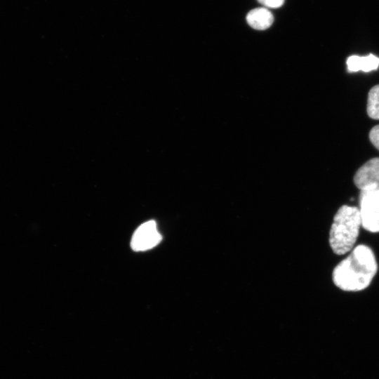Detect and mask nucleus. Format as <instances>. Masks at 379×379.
I'll return each instance as SVG.
<instances>
[{
    "label": "nucleus",
    "mask_w": 379,
    "mask_h": 379,
    "mask_svg": "<svg viewBox=\"0 0 379 379\" xmlns=\"http://www.w3.org/2000/svg\"><path fill=\"white\" fill-rule=\"evenodd\" d=\"M378 270L374 253L368 246L360 244L333 270V281L345 291H359L367 288Z\"/></svg>",
    "instance_id": "nucleus-1"
},
{
    "label": "nucleus",
    "mask_w": 379,
    "mask_h": 379,
    "mask_svg": "<svg viewBox=\"0 0 379 379\" xmlns=\"http://www.w3.org/2000/svg\"><path fill=\"white\" fill-rule=\"evenodd\" d=\"M361 226L359 208L342 206L333 218L329 234V244L333 253L340 255L352 250Z\"/></svg>",
    "instance_id": "nucleus-2"
},
{
    "label": "nucleus",
    "mask_w": 379,
    "mask_h": 379,
    "mask_svg": "<svg viewBox=\"0 0 379 379\" xmlns=\"http://www.w3.org/2000/svg\"><path fill=\"white\" fill-rule=\"evenodd\" d=\"M359 204L362 227L379 232V185L360 190Z\"/></svg>",
    "instance_id": "nucleus-3"
},
{
    "label": "nucleus",
    "mask_w": 379,
    "mask_h": 379,
    "mask_svg": "<svg viewBox=\"0 0 379 379\" xmlns=\"http://www.w3.org/2000/svg\"><path fill=\"white\" fill-rule=\"evenodd\" d=\"M161 240L154 220L147 221L140 225L134 232L131 246L135 251H143L156 246Z\"/></svg>",
    "instance_id": "nucleus-4"
},
{
    "label": "nucleus",
    "mask_w": 379,
    "mask_h": 379,
    "mask_svg": "<svg viewBox=\"0 0 379 379\" xmlns=\"http://www.w3.org/2000/svg\"><path fill=\"white\" fill-rule=\"evenodd\" d=\"M354 182L360 190L379 185V157L373 158L362 165L354 176Z\"/></svg>",
    "instance_id": "nucleus-5"
},
{
    "label": "nucleus",
    "mask_w": 379,
    "mask_h": 379,
    "mask_svg": "<svg viewBox=\"0 0 379 379\" xmlns=\"http://www.w3.org/2000/svg\"><path fill=\"white\" fill-rule=\"evenodd\" d=\"M347 69L348 72H371L378 69L379 66V58L373 54L366 56L351 55L347 58Z\"/></svg>",
    "instance_id": "nucleus-6"
},
{
    "label": "nucleus",
    "mask_w": 379,
    "mask_h": 379,
    "mask_svg": "<svg viewBox=\"0 0 379 379\" xmlns=\"http://www.w3.org/2000/svg\"><path fill=\"white\" fill-rule=\"evenodd\" d=\"M248 24L253 29L264 30L270 27L274 17L266 8H257L251 10L246 15Z\"/></svg>",
    "instance_id": "nucleus-7"
},
{
    "label": "nucleus",
    "mask_w": 379,
    "mask_h": 379,
    "mask_svg": "<svg viewBox=\"0 0 379 379\" xmlns=\"http://www.w3.org/2000/svg\"><path fill=\"white\" fill-rule=\"evenodd\" d=\"M367 114L373 119H379V84L371 88L368 94Z\"/></svg>",
    "instance_id": "nucleus-8"
},
{
    "label": "nucleus",
    "mask_w": 379,
    "mask_h": 379,
    "mask_svg": "<svg viewBox=\"0 0 379 379\" xmlns=\"http://www.w3.org/2000/svg\"><path fill=\"white\" fill-rule=\"evenodd\" d=\"M369 139L373 146L379 150V125L371 128L369 132Z\"/></svg>",
    "instance_id": "nucleus-9"
},
{
    "label": "nucleus",
    "mask_w": 379,
    "mask_h": 379,
    "mask_svg": "<svg viewBox=\"0 0 379 379\" xmlns=\"http://www.w3.org/2000/svg\"><path fill=\"white\" fill-rule=\"evenodd\" d=\"M258 1L266 8H277L284 4V0H258Z\"/></svg>",
    "instance_id": "nucleus-10"
}]
</instances>
